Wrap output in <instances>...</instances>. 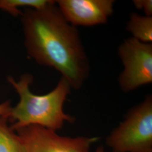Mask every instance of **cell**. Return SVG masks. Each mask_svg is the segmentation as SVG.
Here are the masks:
<instances>
[{
    "label": "cell",
    "instance_id": "cell-1",
    "mask_svg": "<svg viewBox=\"0 0 152 152\" xmlns=\"http://www.w3.org/2000/svg\"><path fill=\"white\" fill-rule=\"evenodd\" d=\"M24 45L39 65L54 68L72 89L79 90L90 64L77 27L65 20L54 1L44 8H25L21 15Z\"/></svg>",
    "mask_w": 152,
    "mask_h": 152
},
{
    "label": "cell",
    "instance_id": "cell-2",
    "mask_svg": "<svg viewBox=\"0 0 152 152\" xmlns=\"http://www.w3.org/2000/svg\"><path fill=\"white\" fill-rule=\"evenodd\" d=\"M7 81L19 96V102L11 107L8 117L14 130L37 125L56 131L61 129L66 122L72 124L75 121L74 117L65 113L64 110V105L72 90L64 78L61 77L52 91L41 95L31 91L33 76L30 73L22 75L18 81L9 76Z\"/></svg>",
    "mask_w": 152,
    "mask_h": 152
},
{
    "label": "cell",
    "instance_id": "cell-3",
    "mask_svg": "<svg viewBox=\"0 0 152 152\" xmlns=\"http://www.w3.org/2000/svg\"><path fill=\"white\" fill-rule=\"evenodd\" d=\"M105 143L112 152H152V95L127 112Z\"/></svg>",
    "mask_w": 152,
    "mask_h": 152
},
{
    "label": "cell",
    "instance_id": "cell-4",
    "mask_svg": "<svg viewBox=\"0 0 152 152\" xmlns=\"http://www.w3.org/2000/svg\"><path fill=\"white\" fill-rule=\"evenodd\" d=\"M124 70L118 76L121 90L125 93L152 83V43L127 38L118 48Z\"/></svg>",
    "mask_w": 152,
    "mask_h": 152
},
{
    "label": "cell",
    "instance_id": "cell-5",
    "mask_svg": "<svg viewBox=\"0 0 152 152\" xmlns=\"http://www.w3.org/2000/svg\"><path fill=\"white\" fill-rule=\"evenodd\" d=\"M27 152H90L98 137H68L59 135L55 131L37 125L18 129Z\"/></svg>",
    "mask_w": 152,
    "mask_h": 152
},
{
    "label": "cell",
    "instance_id": "cell-6",
    "mask_svg": "<svg viewBox=\"0 0 152 152\" xmlns=\"http://www.w3.org/2000/svg\"><path fill=\"white\" fill-rule=\"evenodd\" d=\"M55 3L71 25L92 27L107 23L113 14L115 1L59 0Z\"/></svg>",
    "mask_w": 152,
    "mask_h": 152
},
{
    "label": "cell",
    "instance_id": "cell-7",
    "mask_svg": "<svg viewBox=\"0 0 152 152\" xmlns=\"http://www.w3.org/2000/svg\"><path fill=\"white\" fill-rule=\"evenodd\" d=\"M126 29L133 38L144 43H152V16L131 13Z\"/></svg>",
    "mask_w": 152,
    "mask_h": 152
},
{
    "label": "cell",
    "instance_id": "cell-8",
    "mask_svg": "<svg viewBox=\"0 0 152 152\" xmlns=\"http://www.w3.org/2000/svg\"><path fill=\"white\" fill-rule=\"evenodd\" d=\"M8 122L7 117H0V152H27L20 137Z\"/></svg>",
    "mask_w": 152,
    "mask_h": 152
},
{
    "label": "cell",
    "instance_id": "cell-9",
    "mask_svg": "<svg viewBox=\"0 0 152 152\" xmlns=\"http://www.w3.org/2000/svg\"><path fill=\"white\" fill-rule=\"evenodd\" d=\"M52 0H0V10L14 17L21 16L20 7L39 9L52 3Z\"/></svg>",
    "mask_w": 152,
    "mask_h": 152
},
{
    "label": "cell",
    "instance_id": "cell-10",
    "mask_svg": "<svg viewBox=\"0 0 152 152\" xmlns=\"http://www.w3.org/2000/svg\"><path fill=\"white\" fill-rule=\"evenodd\" d=\"M132 3L137 10H143L145 15L152 16V0H134Z\"/></svg>",
    "mask_w": 152,
    "mask_h": 152
},
{
    "label": "cell",
    "instance_id": "cell-11",
    "mask_svg": "<svg viewBox=\"0 0 152 152\" xmlns=\"http://www.w3.org/2000/svg\"><path fill=\"white\" fill-rule=\"evenodd\" d=\"M11 109L10 101H6L0 104V117H6L8 118Z\"/></svg>",
    "mask_w": 152,
    "mask_h": 152
},
{
    "label": "cell",
    "instance_id": "cell-12",
    "mask_svg": "<svg viewBox=\"0 0 152 152\" xmlns=\"http://www.w3.org/2000/svg\"><path fill=\"white\" fill-rule=\"evenodd\" d=\"M95 152H105L104 151V148L103 145H100L96 148V151Z\"/></svg>",
    "mask_w": 152,
    "mask_h": 152
}]
</instances>
